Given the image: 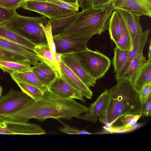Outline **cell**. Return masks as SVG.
I'll list each match as a JSON object with an SVG mask.
<instances>
[{
    "mask_svg": "<svg viewBox=\"0 0 151 151\" xmlns=\"http://www.w3.org/2000/svg\"><path fill=\"white\" fill-rule=\"evenodd\" d=\"M47 0H24V2L27 1H39L46 2Z\"/></svg>",
    "mask_w": 151,
    "mask_h": 151,
    "instance_id": "44",
    "label": "cell"
},
{
    "mask_svg": "<svg viewBox=\"0 0 151 151\" xmlns=\"http://www.w3.org/2000/svg\"><path fill=\"white\" fill-rule=\"evenodd\" d=\"M141 114L146 116L151 115V96L146 101L143 106Z\"/></svg>",
    "mask_w": 151,
    "mask_h": 151,
    "instance_id": "38",
    "label": "cell"
},
{
    "mask_svg": "<svg viewBox=\"0 0 151 151\" xmlns=\"http://www.w3.org/2000/svg\"><path fill=\"white\" fill-rule=\"evenodd\" d=\"M78 12L67 17L49 19L50 22L53 37L61 35L64 30L74 22Z\"/></svg>",
    "mask_w": 151,
    "mask_h": 151,
    "instance_id": "23",
    "label": "cell"
},
{
    "mask_svg": "<svg viewBox=\"0 0 151 151\" xmlns=\"http://www.w3.org/2000/svg\"><path fill=\"white\" fill-rule=\"evenodd\" d=\"M114 52L112 64L114 71L117 73L124 67L127 59L129 51L121 50L116 46L114 49Z\"/></svg>",
    "mask_w": 151,
    "mask_h": 151,
    "instance_id": "29",
    "label": "cell"
},
{
    "mask_svg": "<svg viewBox=\"0 0 151 151\" xmlns=\"http://www.w3.org/2000/svg\"><path fill=\"white\" fill-rule=\"evenodd\" d=\"M151 83L147 84L143 87L139 92L140 101L143 106L148 99L151 96Z\"/></svg>",
    "mask_w": 151,
    "mask_h": 151,
    "instance_id": "37",
    "label": "cell"
},
{
    "mask_svg": "<svg viewBox=\"0 0 151 151\" xmlns=\"http://www.w3.org/2000/svg\"><path fill=\"white\" fill-rule=\"evenodd\" d=\"M24 2V0H0V6L16 10L21 7Z\"/></svg>",
    "mask_w": 151,
    "mask_h": 151,
    "instance_id": "36",
    "label": "cell"
},
{
    "mask_svg": "<svg viewBox=\"0 0 151 151\" xmlns=\"http://www.w3.org/2000/svg\"><path fill=\"white\" fill-rule=\"evenodd\" d=\"M64 126L59 128V130L62 132L70 134H93L84 129L81 130L71 127L65 124H63Z\"/></svg>",
    "mask_w": 151,
    "mask_h": 151,
    "instance_id": "35",
    "label": "cell"
},
{
    "mask_svg": "<svg viewBox=\"0 0 151 151\" xmlns=\"http://www.w3.org/2000/svg\"><path fill=\"white\" fill-rule=\"evenodd\" d=\"M16 83L22 92L35 100L41 99L46 91L35 85L20 82H17Z\"/></svg>",
    "mask_w": 151,
    "mask_h": 151,
    "instance_id": "28",
    "label": "cell"
},
{
    "mask_svg": "<svg viewBox=\"0 0 151 151\" xmlns=\"http://www.w3.org/2000/svg\"><path fill=\"white\" fill-rule=\"evenodd\" d=\"M31 69L46 87L57 76L55 72L43 63L38 62L31 67Z\"/></svg>",
    "mask_w": 151,
    "mask_h": 151,
    "instance_id": "22",
    "label": "cell"
},
{
    "mask_svg": "<svg viewBox=\"0 0 151 151\" xmlns=\"http://www.w3.org/2000/svg\"><path fill=\"white\" fill-rule=\"evenodd\" d=\"M17 14L15 9L0 6V25L10 21Z\"/></svg>",
    "mask_w": 151,
    "mask_h": 151,
    "instance_id": "31",
    "label": "cell"
},
{
    "mask_svg": "<svg viewBox=\"0 0 151 151\" xmlns=\"http://www.w3.org/2000/svg\"><path fill=\"white\" fill-rule=\"evenodd\" d=\"M12 79L16 82H20L38 86L45 91L46 86L33 72L31 69L21 72H16L10 74Z\"/></svg>",
    "mask_w": 151,
    "mask_h": 151,
    "instance_id": "21",
    "label": "cell"
},
{
    "mask_svg": "<svg viewBox=\"0 0 151 151\" xmlns=\"http://www.w3.org/2000/svg\"><path fill=\"white\" fill-rule=\"evenodd\" d=\"M46 132L38 124L4 119L0 117V134L43 135Z\"/></svg>",
    "mask_w": 151,
    "mask_h": 151,
    "instance_id": "7",
    "label": "cell"
},
{
    "mask_svg": "<svg viewBox=\"0 0 151 151\" xmlns=\"http://www.w3.org/2000/svg\"><path fill=\"white\" fill-rule=\"evenodd\" d=\"M146 61L143 52L138 54L130 64L124 78L130 80L132 84L138 72Z\"/></svg>",
    "mask_w": 151,
    "mask_h": 151,
    "instance_id": "26",
    "label": "cell"
},
{
    "mask_svg": "<svg viewBox=\"0 0 151 151\" xmlns=\"http://www.w3.org/2000/svg\"><path fill=\"white\" fill-rule=\"evenodd\" d=\"M21 7L25 10L37 12L49 19L67 17L75 13L47 2L27 1L23 3Z\"/></svg>",
    "mask_w": 151,
    "mask_h": 151,
    "instance_id": "8",
    "label": "cell"
},
{
    "mask_svg": "<svg viewBox=\"0 0 151 151\" xmlns=\"http://www.w3.org/2000/svg\"><path fill=\"white\" fill-rule=\"evenodd\" d=\"M87 109L74 99L60 98L47 90L40 99L33 100L18 112L2 118L7 120L22 122H27L33 119L41 122L49 118L79 119Z\"/></svg>",
    "mask_w": 151,
    "mask_h": 151,
    "instance_id": "1",
    "label": "cell"
},
{
    "mask_svg": "<svg viewBox=\"0 0 151 151\" xmlns=\"http://www.w3.org/2000/svg\"><path fill=\"white\" fill-rule=\"evenodd\" d=\"M142 116L141 114H127L121 117V121L123 125L130 127L136 123Z\"/></svg>",
    "mask_w": 151,
    "mask_h": 151,
    "instance_id": "34",
    "label": "cell"
},
{
    "mask_svg": "<svg viewBox=\"0 0 151 151\" xmlns=\"http://www.w3.org/2000/svg\"><path fill=\"white\" fill-rule=\"evenodd\" d=\"M29 63H21L14 61L0 60V68L3 72L11 74L16 72H21L30 69Z\"/></svg>",
    "mask_w": 151,
    "mask_h": 151,
    "instance_id": "27",
    "label": "cell"
},
{
    "mask_svg": "<svg viewBox=\"0 0 151 151\" xmlns=\"http://www.w3.org/2000/svg\"><path fill=\"white\" fill-rule=\"evenodd\" d=\"M108 30L111 39L115 44L120 39L121 31L120 18L116 10H114L111 14Z\"/></svg>",
    "mask_w": 151,
    "mask_h": 151,
    "instance_id": "25",
    "label": "cell"
},
{
    "mask_svg": "<svg viewBox=\"0 0 151 151\" xmlns=\"http://www.w3.org/2000/svg\"><path fill=\"white\" fill-rule=\"evenodd\" d=\"M56 51L63 54L75 52L87 48L88 39L73 38L59 35L53 37Z\"/></svg>",
    "mask_w": 151,
    "mask_h": 151,
    "instance_id": "11",
    "label": "cell"
},
{
    "mask_svg": "<svg viewBox=\"0 0 151 151\" xmlns=\"http://www.w3.org/2000/svg\"><path fill=\"white\" fill-rule=\"evenodd\" d=\"M111 4L114 10L151 17V0H112Z\"/></svg>",
    "mask_w": 151,
    "mask_h": 151,
    "instance_id": "9",
    "label": "cell"
},
{
    "mask_svg": "<svg viewBox=\"0 0 151 151\" xmlns=\"http://www.w3.org/2000/svg\"><path fill=\"white\" fill-rule=\"evenodd\" d=\"M62 73L61 78L73 88L81 93L83 96L91 99L93 92L62 61L59 65Z\"/></svg>",
    "mask_w": 151,
    "mask_h": 151,
    "instance_id": "14",
    "label": "cell"
},
{
    "mask_svg": "<svg viewBox=\"0 0 151 151\" xmlns=\"http://www.w3.org/2000/svg\"><path fill=\"white\" fill-rule=\"evenodd\" d=\"M34 52L39 61L47 65L55 72L58 77H62L60 68L55 55L50 50L47 42L37 44L34 47Z\"/></svg>",
    "mask_w": 151,
    "mask_h": 151,
    "instance_id": "16",
    "label": "cell"
},
{
    "mask_svg": "<svg viewBox=\"0 0 151 151\" xmlns=\"http://www.w3.org/2000/svg\"><path fill=\"white\" fill-rule=\"evenodd\" d=\"M120 18L121 31L120 39L115 44L121 50L129 51L132 48L130 35L122 10H117Z\"/></svg>",
    "mask_w": 151,
    "mask_h": 151,
    "instance_id": "24",
    "label": "cell"
},
{
    "mask_svg": "<svg viewBox=\"0 0 151 151\" xmlns=\"http://www.w3.org/2000/svg\"><path fill=\"white\" fill-rule=\"evenodd\" d=\"M80 7L83 10L91 6V0H78Z\"/></svg>",
    "mask_w": 151,
    "mask_h": 151,
    "instance_id": "40",
    "label": "cell"
},
{
    "mask_svg": "<svg viewBox=\"0 0 151 151\" xmlns=\"http://www.w3.org/2000/svg\"><path fill=\"white\" fill-rule=\"evenodd\" d=\"M111 3L91 6L78 12L74 22L60 35L90 40L93 35L104 32L108 30L114 10Z\"/></svg>",
    "mask_w": 151,
    "mask_h": 151,
    "instance_id": "3",
    "label": "cell"
},
{
    "mask_svg": "<svg viewBox=\"0 0 151 151\" xmlns=\"http://www.w3.org/2000/svg\"><path fill=\"white\" fill-rule=\"evenodd\" d=\"M130 35L132 46L143 32L140 23L139 16L128 11H122Z\"/></svg>",
    "mask_w": 151,
    "mask_h": 151,
    "instance_id": "18",
    "label": "cell"
},
{
    "mask_svg": "<svg viewBox=\"0 0 151 151\" xmlns=\"http://www.w3.org/2000/svg\"><path fill=\"white\" fill-rule=\"evenodd\" d=\"M109 96V90L106 89L97 99L87 108L81 119L93 123H96L104 112L107 107Z\"/></svg>",
    "mask_w": 151,
    "mask_h": 151,
    "instance_id": "13",
    "label": "cell"
},
{
    "mask_svg": "<svg viewBox=\"0 0 151 151\" xmlns=\"http://www.w3.org/2000/svg\"><path fill=\"white\" fill-rule=\"evenodd\" d=\"M0 48L24 56L31 65H36L39 62L38 58L35 52L19 44L1 37Z\"/></svg>",
    "mask_w": 151,
    "mask_h": 151,
    "instance_id": "17",
    "label": "cell"
},
{
    "mask_svg": "<svg viewBox=\"0 0 151 151\" xmlns=\"http://www.w3.org/2000/svg\"><path fill=\"white\" fill-rule=\"evenodd\" d=\"M69 3L76 4L78 3V0H59Z\"/></svg>",
    "mask_w": 151,
    "mask_h": 151,
    "instance_id": "42",
    "label": "cell"
},
{
    "mask_svg": "<svg viewBox=\"0 0 151 151\" xmlns=\"http://www.w3.org/2000/svg\"><path fill=\"white\" fill-rule=\"evenodd\" d=\"M0 60L14 61L21 63H29L28 60L24 56L1 48H0Z\"/></svg>",
    "mask_w": 151,
    "mask_h": 151,
    "instance_id": "30",
    "label": "cell"
},
{
    "mask_svg": "<svg viewBox=\"0 0 151 151\" xmlns=\"http://www.w3.org/2000/svg\"><path fill=\"white\" fill-rule=\"evenodd\" d=\"M150 44L149 47L148 59H151V39L150 40Z\"/></svg>",
    "mask_w": 151,
    "mask_h": 151,
    "instance_id": "43",
    "label": "cell"
},
{
    "mask_svg": "<svg viewBox=\"0 0 151 151\" xmlns=\"http://www.w3.org/2000/svg\"><path fill=\"white\" fill-rule=\"evenodd\" d=\"M46 2L53 4L74 12H78L80 7L79 3H69L59 0H47Z\"/></svg>",
    "mask_w": 151,
    "mask_h": 151,
    "instance_id": "33",
    "label": "cell"
},
{
    "mask_svg": "<svg viewBox=\"0 0 151 151\" xmlns=\"http://www.w3.org/2000/svg\"><path fill=\"white\" fill-rule=\"evenodd\" d=\"M89 75L96 81L104 76L109 69L110 59L96 50L86 49L72 52Z\"/></svg>",
    "mask_w": 151,
    "mask_h": 151,
    "instance_id": "5",
    "label": "cell"
},
{
    "mask_svg": "<svg viewBox=\"0 0 151 151\" xmlns=\"http://www.w3.org/2000/svg\"><path fill=\"white\" fill-rule=\"evenodd\" d=\"M63 54L57 52V51L55 53V56L56 60L58 63L59 65L60 62L62 61L61 57Z\"/></svg>",
    "mask_w": 151,
    "mask_h": 151,
    "instance_id": "41",
    "label": "cell"
},
{
    "mask_svg": "<svg viewBox=\"0 0 151 151\" xmlns=\"http://www.w3.org/2000/svg\"><path fill=\"white\" fill-rule=\"evenodd\" d=\"M32 100L22 91L10 89L5 95L0 97V117L18 112Z\"/></svg>",
    "mask_w": 151,
    "mask_h": 151,
    "instance_id": "6",
    "label": "cell"
},
{
    "mask_svg": "<svg viewBox=\"0 0 151 151\" xmlns=\"http://www.w3.org/2000/svg\"><path fill=\"white\" fill-rule=\"evenodd\" d=\"M151 83V59H148L141 68L132 84L138 92L146 85Z\"/></svg>",
    "mask_w": 151,
    "mask_h": 151,
    "instance_id": "20",
    "label": "cell"
},
{
    "mask_svg": "<svg viewBox=\"0 0 151 151\" xmlns=\"http://www.w3.org/2000/svg\"><path fill=\"white\" fill-rule=\"evenodd\" d=\"M49 22V19L44 16L34 17L17 14L10 21L2 25L37 44L47 42L44 27Z\"/></svg>",
    "mask_w": 151,
    "mask_h": 151,
    "instance_id": "4",
    "label": "cell"
},
{
    "mask_svg": "<svg viewBox=\"0 0 151 151\" xmlns=\"http://www.w3.org/2000/svg\"><path fill=\"white\" fill-rule=\"evenodd\" d=\"M61 60L88 87L95 86L96 81L87 73L72 52L63 54Z\"/></svg>",
    "mask_w": 151,
    "mask_h": 151,
    "instance_id": "12",
    "label": "cell"
},
{
    "mask_svg": "<svg viewBox=\"0 0 151 151\" xmlns=\"http://www.w3.org/2000/svg\"><path fill=\"white\" fill-rule=\"evenodd\" d=\"M3 92V88L0 85V97L2 96V93Z\"/></svg>",
    "mask_w": 151,
    "mask_h": 151,
    "instance_id": "45",
    "label": "cell"
},
{
    "mask_svg": "<svg viewBox=\"0 0 151 151\" xmlns=\"http://www.w3.org/2000/svg\"><path fill=\"white\" fill-rule=\"evenodd\" d=\"M45 34L50 50L55 56V53L56 51V48L54 41L50 22L44 27Z\"/></svg>",
    "mask_w": 151,
    "mask_h": 151,
    "instance_id": "32",
    "label": "cell"
},
{
    "mask_svg": "<svg viewBox=\"0 0 151 151\" xmlns=\"http://www.w3.org/2000/svg\"><path fill=\"white\" fill-rule=\"evenodd\" d=\"M109 96L106 108L99 120L106 125L113 123L127 114H141L142 107L139 92L127 78L117 81V84L109 91Z\"/></svg>",
    "mask_w": 151,
    "mask_h": 151,
    "instance_id": "2",
    "label": "cell"
},
{
    "mask_svg": "<svg viewBox=\"0 0 151 151\" xmlns=\"http://www.w3.org/2000/svg\"><path fill=\"white\" fill-rule=\"evenodd\" d=\"M112 0H91V6L106 4L111 2Z\"/></svg>",
    "mask_w": 151,
    "mask_h": 151,
    "instance_id": "39",
    "label": "cell"
},
{
    "mask_svg": "<svg viewBox=\"0 0 151 151\" xmlns=\"http://www.w3.org/2000/svg\"><path fill=\"white\" fill-rule=\"evenodd\" d=\"M0 37L19 44L34 52V47L37 44L9 29L3 25H0Z\"/></svg>",
    "mask_w": 151,
    "mask_h": 151,
    "instance_id": "19",
    "label": "cell"
},
{
    "mask_svg": "<svg viewBox=\"0 0 151 151\" xmlns=\"http://www.w3.org/2000/svg\"><path fill=\"white\" fill-rule=\"evenodd\" d=\"M47 90L60 98L76 99L86 102L81 93L73 88L61 77L57 76L47 87Z\"/></svg>",
    "mask_w": 151,
    "mask_h": 151,
    "instance_id": "10",
    "label": "cell"
},
{
    "mask_svg": "<svg viewBox=\"0 0 151 151\" xmlns=\"http://www.w3.org/2000/svg\"><path fill=\"white\" fill-rule=\"evenodd\" d=\"M150 33V29L145 30L138 38L131 50L129 51L127 60L122 69L116 73L115 79L117 81L123 78L126 76L128 67L138 54L142 52L147 42Z\"/></svg>",
    "mask_w": 151,
    "mask_h": 151,
    "instance_id": "15",
    "label": "cell"
}]
</instances>
